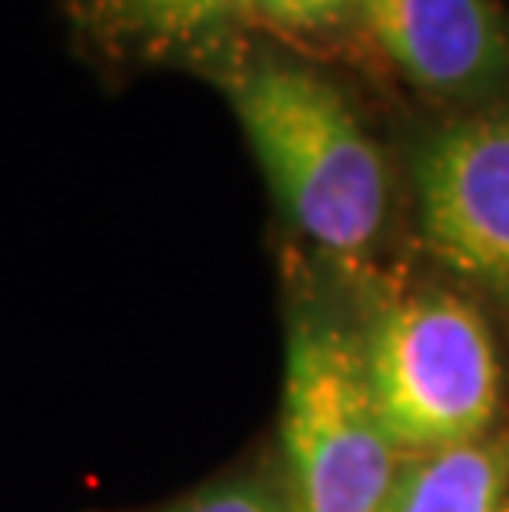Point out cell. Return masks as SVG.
<instances>
[{
  "mask_svg": "<svg viewBox=\"0 0 509 512\" xmlns=\"http://www.w3.org/2000/svg\"><path fill=\"white\" fill-rule=\"evenodd\" d=\"M242 0H83V7L110 30L149 50H172L209 40Z\"/></svg>",
  "mask_w": 509,
  "mask_h": 512,
  "instance_id": "obj_7",
  "label": "cell"
},
{
  "mask_svg": "<svg viewBox=\"0 0 509 512\" xmlns=\"http://www.w3.org/2000/svg\"><path fill=\"white\" fill-rule=\"evenodd\" d=\"M357 10L394 67L427 90H467L503 60L486 0H357Z\"/></svg>",
  "mask_w": 509,
  "mask_h": 512,
  "instance_id": "obj_5",
  "label": "cell"
},
{
  "mask_svg": "<svg viewBox=\"0 0 509 512\" xmlns=\"http://www.w3.org/2000/svg\"><path fill=\"white\" fill-rule=\"evenodd\" d=\"M496 512H509V496L503 499V503H500V506H496Z\"/></svg>",
  "mask_w": 509,
  "mask_h": 512,
  "instance_id": "obj_10",
  "label": "cell"
},
{
  "mask_svg": "<svg viewBox=\"0 0 509 512\" xmlns=\"http://www.w3.org/2000/svg\"><path fill=\"white\" fill-rule=\"evenodd\" d=\"M420 222L453 271L509 294V113L447 126L417 162Z\"/></svg>",
  "mask_w": 509,
  "mask_h": 512,
  "instance_id": "obj_4",
  "label": "cell"
},
{
  "mask_svg": "<svg viewBox=\"0 0 509 512\" xmlns=\"http://www.w3.org/2000/svg\"><path fill=\"white\" fill-rule=\"evenodd\" d=\"M281 440L295 512H381L397 479V446L377 417L364 344L328 318L291 328Z\"/></svg>",
  "mask_w": 509,
  "mask_h": 512,
  "instance_id": "obj_2",
  "label": "cell"
},
{
  "mask_svg": "<svg viewBox=\"0 0 509 512\" xmlns=\"http://www.w3.org/2000/svg\"><path fill=\"white\" fill-rule=\"evenodd\" d=\"M509 496V443L473 440L397 470L381 512H496Z\"/></svg>",
  "mask_w": 509,
  "mask_h": 512,
  "instance_id": "obj_6",
  "label": "cell"
},
{
  "mask_svg": "<svg viewBox=\"0 0 509 512\" xmlns=\"http://www.w3.org/2000/svg\"><path fill=\"white\" fill-rule=\"evenodd\" d=\"M166 512H288V509L265 486L229 483V486L202 489V493L182 499L179 506H172Z\"/></svg>",
  "mask_w": 509,
  "mask_h": 512,
  "instance_id": "obj_9",
  "label": "cell"
},
{
  "mask_svg": "<svg viewBox=\"0 0 509 512\" xmlns=\"http://www.w3.org/2000/svg\"><path fill=\"white\" fill-rule=\"evenodd\" d=\"M242 4L265 24L311 34L338 24L351 7H357V0H242Z\"/></svg>",
  "mask_w": 509,
  "mask_h": 512,
  "instance_id": "obj_8",
  "label": "cell"
},
{
  "mask_svg": "<svg viewBox=\"0 0 509 512\" xmlns=\"http://www.w3.org/2000/svg\"><path fill=\"white\" fill-rule=\"evenodd\" d=\"M364 344L371 397L397 450L437 453L483 440L500 407L486 324L447 294L387 308Z\"/></svg>",
  "mask_w": 509,
  "mask_h": 512,
  "instance_id": "obj_3",
  "label": "cell"
},
{
  "mask_svg": "<svg viewBox=\"0 0 509 512\" xmlns=\"http://www.w3.org/2000/svg\"><path fill=\"white\" fill-rule=\"evenodd\" d=\"M235 113L301 232L328 252H364L384 225L387 176L344 96L318 73L265 60L238 76Z\"/></svg>",
  "mask_w": 509,
  "mask_h": 512,
  "instance_id": "obj_1",
  "label": "cell"
}]
</instances>
